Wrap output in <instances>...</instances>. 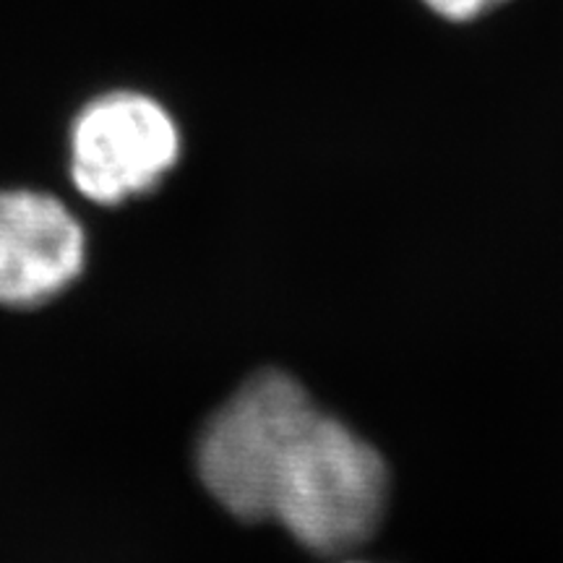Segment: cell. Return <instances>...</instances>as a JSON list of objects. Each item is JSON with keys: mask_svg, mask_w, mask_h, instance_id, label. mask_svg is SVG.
Listing matches in <instances>:
<instances>
[{"mask_svg": "<svg viewBox=\"0 0 563 563\" xmlns=\"http://www.w3.org/2000/svg\"><path fill=\"white\" fill-rule=\"evenodd\" d=\"M386 490L382 454L344 422L319 412L282 470L272 519L311 551L342 553L382 522Z\"/></svg>", "mask_w": 563, "mask_h": 563, "instance_id": "cell-2", "label": "cell"}, {"mask_svg": "<svg viewBox=\"0 0 563 563\" xmlns=\"http://www.w3.org/2000/svg\"><path fill=\"white\" fill-rule=\"evenodd\" d=\"M84 258L81 224L55 196L0 191V306H42L79 277Z\"/></svg>", "mask_w": 563, "mask_h": 563, "instance_id": "cell-4", "label": "cell"}, {"mask_svg": "<svg viewBox=\"0 0 563 563\" xmlns=\"http://www.w3.org/2000/svg\"><path fill=\"white\" fill-rule=\"evenodd\" d=\"M319 407L292 376L264 371L211 415L196 446L201 483L245 522L272 519L282 470Z\"/></svg>", "mask_w": 563, "mask_h": 563, "instance_id": "cell-1", "label": "cell"}, {"mask_svg": "<svg viewBox=\"0 0 563 563\" xmlns=\"http://www.w3.org/2000/svg\"><path fill=\"white\" fill-rule=\"evenodd\" d=\"M439 19L446 21H473L488 13L493 5L504 0H422Z\"/></svg>", "mask_w": 563, "mask_h": 563, "instance_id": "cell-5", "label": "cell"}, {"mask_svg": "<svg viewBox=\"0 0 563 563\" xmlns=\"http://www.w3.org/2000/svg\"><path fill=\"white\" fill-rule=\"evenodd\" d=\"M178 154L180 133L173 115L139 91L97 97L70 129V178L97 203H121L152 191Z\"/></svg>", "mask_w": 563, "mask_h": 563, "instance_id": "cell-3", "label": "cell"}]
</instances>
